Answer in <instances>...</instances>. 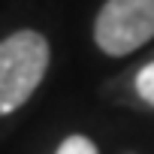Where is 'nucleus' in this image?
<instances>
[{
    "instance_id": "nucleus-1",
    "label": "nucleus",
    "mask_w": 154,
    "mask_h": 154,
    "mask_svg": "<svg viewBox=\"0 0 154 154\" xmlns=\"http://www.w3.org/2000/svg\"><path fill=\"white\" fill-rule=\"evenodd\" d=\"M48 42L39 30H15L0 42V115L21 109L48 69Z\"/></svg>"
},
{
    "instance_id": "nucleus-2",
    "label": "nucleus",
    "mask_w": 154,
    "mask_h": 154,
    "mask_svg": "<svg viewBox=\"0 0 154 154\" xmlns=\"http://www.w3.org/2000/svg\"><path fill=\"white\" fill-rule=\"evenodd\" d=\"M97 45L112 54H130L154 39V0H106L94 21Z\"/></svg>"
},
{
    "instance_id": "nucleus-3",
    "label": "nucleus",
    "mask_w": 154,
    "mask_h": 154,
    "mask_svg": "<svg viewBox=\"0 0 154 154\" xmlns=\"http://www.w3.org/2000/svg\"><path fill=\"white\" fill-rule=\"evenodd\" d=\"M136 94H139L148 106H154V60L145 63V66L136 72Z\"/></svg>"
},
{
    "instance_id": "nucleus-4",
    "label": "nucleus",
    "mask_w": 154,
    "mask_h": 154,
    "mask_svg": "<svg viewBox=\"0 0 154 154\" xmlns=\"http://www.w3.org/2000/svg\"><path fill=\"white\" fill-rule=\"evenodd\" d=\"M54 154H97V145L88 136H66Z\"/></svg>"
}]
</instances>
